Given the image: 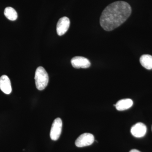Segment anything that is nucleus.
Returning <instances> with one entry per match:
<instances>
[{
    "instance_id": "nucleus-1",
    "label": "nucleus",
    "mask_w": 152,
    "mask_h": 152,
    "mask_svg": "<svg viewBox=\"0 0 152 152\" xmlns=\"http://www.w3.org/2000/svg\"><path fill=\"white\" fill-rule=\"evenodd\" d=\"M132 13V8L126 2H115L110 4L102 12L100 23L104 30L113 31L124 23Z\"/></svg>"
},
{
    "instance_id": "nucleus-2",
    "label": "nucleus",
    "mask_w": 152,
    "mask_h": 152,
    "mask_svg": "<svg viewBox=\"0 0 152 152\" xmlns=\"http://www.w3.org/2000/svg\"><path fill=\"white\" fill-rule=\"evenodd\" d=\"M36 87L38 90L42 91L45 88L49 82V76L46 71L43 67L37 68L35 75Z\"/></svg>"
},
{
    "instance_id": "nucleus-3",
    "label": "nucleus",
    "mask_w": 152,
    "mask_h": 152,
    "mask_svg": "<svg viewBox=\"0 0 152 152\" xmlns=\"http://www.w3.org/2000/svg\"><path fill=\"white\" fill-rule=\"evenodd\" d=\"M62 121L60 118H57L52 124L50 132V137L52 140H57L61 136L62 128Z\"/></svg>"
},
{
    "instance_id": "nucleus-4",
    "label": "nucleus",
    "mask_w": 152,
    "mask_h": 152,
    "mask_svg": "<svg viewBox=\"0 0 152 152\" xmlns=\"http://www.w3.org/2000/svg\"><path fill=\"white\" fill-rule=\"evenodd\" d=\"M94 141V137L92 134L84 133L79 136L75 141L76 146L79 148L88 146L92 145Z\"/></svg>"
},
{
    "instance_id": "nucleus-5",
    "label": "nucleus",
    "mask_w": 152,
    "mask_h": 152,
    "mask_svg": "<svg viewBox=\"0 0 152 152\" xmlns=\"http://www.w3.org/2000/svg\"><path fill=\"white\" fill-rule=\"evenodd\" d=\"M70 21L66 17L59 19L57 25V33L59 36H62L67 31L69 28Z\"/></svg>"
},
{
    "instance_id": "nucleus-6",
    "label": "nucleus",
    "mask_w": 152,
    "mask_h": 152,
    "mask_svg": "<svg viewBox=\"0 0 152 152\" xmlns=\"http://www.w3.org/2000/svg\"><path fill=\"white\" fill-rule=\"evenodd\" d=\"M71 64L73 67L76 69H86L89 67L91 65V62L89 60L82 56L74 57L71 60Z\"/></svg>"
},
{
    "instance_id": "nucleus-7",
    "label": "nucleus",
    "mask_w": 152,
    "mask_h": 152,
    "mask_svg": "<svg viewBox=\"0 0 152 152\" xmlns=\"http://www.w3.org/2000/svg\"><path fill=\"white\" fill-rule=\"evenodd\" d=\"M147 127L142 123H138L131 128L132 135L137 138H141L145 136L147 132Z\"/></svg>"
},
{
    "instance_id": "nucleus-8",
    "label": "nucleus",
    "mask_w": 152,
    "mask_h": 152,
    "mask_svg": "<svg viewBox=\"0 0 152 152\" xmlns=\"http://www.w3.org/2000/svg\"><path fill=\"white\" fill-rule=\"evenodd\" d=\"M0 89L6 94H10L12 92L10 80L6 75L2 76L0 78Z\"/></svg>"
},
{
    "instance_id": "nucleus-9",
    "label": "nucleus",
    "mask_w": 152,
    "mask_h": 152,
    "mask_svg": "<svg viewBox=\"0 0 152 152\" xmlns=\"http://www.w3.org/2000/svg\"><path fill=\"white\" fill-rule=\"evenodd\" d=\"M133 104V101L131 99H123L118 101L115 107L118 110L124 111L129 109Z\"/></svg>"
},
{
    "instance_id": "nucleus-10",
    "label": "nucleus",
    "mask_w": 152,
    "mask_h": 152,
    "mask_svg": "<svg viewBox=\"0 0 152 152\" xmlns=\"http://www.w3.org/2000/svg\"><path fill=\"white\" fill-rule=\"evenodd\" d=\"M140 63L147 69H152V56L150 55H143L140 58Z\"/></svg>"
},
{
    "instance_id": "nucleus-11",
    "label": "nucleus",
    "mask_w": 152,
    "mask_h": 152,
    "mask_svg": "<svg viewBox=\"0 0 152 152\" xmlns=\"http://www.w3.org/2000/svg\"><path fill=\"white\" fill-rule=\"evenodd\" d=\"M6 18L12 21H15L18 18V14L15 9L11 7L6 8L4 12Z\"/></svg>"
},
{
    "instance_id": "nucleus-12",
    "label": "nucleus",
    "mask_w": 152,
    "mask_h": 152,
    "mask_svg": "<svg viewBox=\"0 0 152 152\" xmlns=\"http://www.w3.org/2000/svg\"><path fill=\"white\" fill-rule=\"evenodd\" d=\"M129 152H141L140 151H138V150H136V149H133L131 150Z\"/></svg>"
},
{
    "instance_id": "nucleus-13",
    "label": "nucleus",
    "mask_w": 152,
    "mask_h": 152,
    "mask_svg": "<svg viewBox=\"0 0 152 152\" xmlns=\"http://www.w3.org/2000/svg\"></svg>"
}]
</instances>
